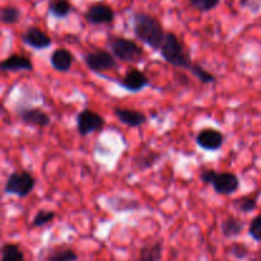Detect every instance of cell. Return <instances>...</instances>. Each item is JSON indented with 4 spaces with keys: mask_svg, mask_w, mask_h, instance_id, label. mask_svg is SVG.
I'll return each instance as SVG.
<instances>
[{
    "mask_svg": "<svg viewBox=\"0 0 261 261\" xmlns=\"http://www.w3.org/2000/svg\"><path fill=\"white\" fill-rule=\"evenodd\" d=\"M74 63V55L68 48H56L50 56V65L59 73H69Z\"/></svg>",
    "mask_w": 261,
    "mask_h": 261,
    "instance_id": "17",
    "label": "cell"
},
{
    "mask_svg": "<svg viewBox=\"0 0 261 261\" xmlns=\"http://www.w3.org/2000/svg\"><path fill=\"white\" fill-rule=\"evenodd\" d=\"M0 19L3 24H15L20 19V10L14 5H5L0 12Z\"/></svg>",
    "mask_w": 261,
    "mask_h": 261,
    "instance_id": "23",
    "label": "cell"
},
{
    "mask_svg": "<svg viewBox=\"0 0 261 261\" xmlns=\"http://www.w3.org/2000/svg\"><path fill=\"white\" fill-rule=\"evenodd\" d=\"M163 256V242L161 240L144 245L139 250V261H161Z\"/></svg>",
    "mask_w": 261,
    "mask_h": 261,
    "instance_id": "19",
    "label": "cell"
},
{
    "mask_svg": "<svg viewBox=\"0 0 261 261\" xmlns=\"http://www.w3.org/2000/svg\"><path fill=\"white\" fill-rule=\"evenodd\" d=\"M0 69L4 73H7V71H10V73H14V71H32L33 63L28 56L22 55V54H12L0 63Z\"/></svg>",
    "mask_w": 261,
    "mask_h": 261,
    "instance_id": "16",
    "label": "cell"
},
{
    "mask_svg": "<svg viewBox=\"0 0 261 261\" xmlns=\"http://www.w3.org/2000/svg\"><path fill=\"white\" fill-rule=\"evenodd\" d=\"M191 74H193L194 76H195L196 79H198L199 82H201V83L204 84H212V83H216V75H213L212 73H209L206 69H204L203 66L199 65V64L194 63L193 66H191L190 70Z\"/></svg>",
    "mask_w": 261,
    "mask_h": 261,
    "instance_id": "26",
    "label": "cell"
},
{
    "mask_svg": "<svg viewBox=\"0 0 261 261\" xmlns=\"http://www.w3.org/2000/svg\"><path fill=\"white\" fill-rule=\"evenodd\" d=\"M106 125V120L91 109H84L76 116V130L81 137H87L93 133L101 132Z\"/></svg>",
    "mask_w": 261,
    "mask_h": 261,
    "instance_id": "7",
    "label": "cell"
},
{
    "mask_svg": "<svg viewBox=\"0 0 261 261\" xmlns=\"http://www.w3.org/2000/svg\"><path fill=\"white\" fill-rule=\"evenodd\" d=\"M244 222L234 216H228L221 224V231L226 239H236L244 231Z\"/></svg>",
    "mask_w": 261,
    "mask_h": 261,
    "instance_id": "18",
    "label": "cell"
},
{
    "mask_svg": "<svg viewBox=\"0 0 261 261\" xmlns=\"http://www.w3.org/2000/svg\"><path fill=\"white\" fill-rule=\"evenodd\" d=\"M20 40L33 50H45L53 45L50 36L37 25H30L25 28L24 32L20 33Z\"/></svg>",
    "mask_w": 261,
    "mask_h": 261,
    "instance_id": "11",
    "label": "cell"
},
{
    "mask_svg": "<svg viewBox=\"0 0 261 261\" xmlns=\"http://www.w3.org/2000/svg\"><path fill=\"white\" fill-rule=\"evenodd\" d=\"M260 260H261V252H260Z\"/></svg>",
    "mask_w": 261,
    "mask_h": 261,
    "instance_id": "30",
    "label": "cell"
},
{
    "mask_svg": "<svg viewBox=\"0 0 261 261\" xmlns=\"http://www.w3.org/2000/svg\"><path fill=\"white\" fill-rule=\"evenodd\" d=\"M106 43L110 51L115 55V58L124 61V63L140 64L144 60V50L134 40H130L124 36L112 35L109 36Z\"/></svg>",
    "mask_w": 261,
    "mask_h": 261,
    "instance_id": "3",
    "label": "cell"
},
{
    "mask_svg": "<svg viewBox=\"0 0 261 261\" xmlns=\"http://www.w3.org/2000/svg\"><path fill=\"white\" fill-rule=\"evenodd\" d=\"M36 186V178L25 170H18L8 176L4 185V193L23 199L32 194Z\"/></svg>",
    "mask_w": 261,
    "mask_h": 261,
    "instance_id": "5",
    "label": "cell"
},
{
    "mask_svg": "<svg viewBox=\"0 0 261 261\" xmlns=\"http://www.w3.org/2000/svg\"><path fill=\"white\" fill-rule=\"evenodd\" d=\"M55 218H56V213L54 211L40 209V211L35 214V217H33L32 223H31V228H38V227L46 226V224L51 223Z\"/></svg>",
    "mask_w": 261,
    "mask_h": 261,
    "instance_id": "24",
    "label": "cell"
},
{
    "mask_svg": "<svg viewBox=\"0 0 261 261\" xmlns=\"http://www.w3.org/2000/svg\"><path fill=\"white\" fill-rule=\"evenodd\" d=\"M233 206L240 213L249 214L256 209L257 200L256 198H251V196H242V198L233 200Z\"/></svg>",
    "mask_w": 261,
    "mask_h": 261,
    "instance_id": "25",
    "label": "cell"
},
{
    "mask_svg": "<svg viewBox=\"0 0 261 261\" xmlns=\"http://www.w3.org/2000/svg\"><path fill=\"white\" fill-rule=\"evenodd\" d=\"M224 140L223 133L214 127H204L195 137L196 144L206 152H218L223 147Z\"/></svg>",
    "mask_w": 261,
    "mask_h": 261,
    "instance_id": "9",
    "label": "cell"
},
{
    "mask_svg": "<svg viewBox=\"0 0 261 261\" xmlns=\"http://www.w3.org/2000/svg\"><path fill=\"white\" fill-rule=\"evenodd\" d=\"M200 181L205 185L213 186L214 191L219 195H233L240 189V178L236 173L216 170H204L200 172Z\"/></svg>",
    "mask_w": 261,
    "mask_h": 261,
    "instance_id": "4",
    "label": "cell"
},
{
    "mask_svg": "<svg viewBox=\"0 0 261 261\" xmlns=\"http://www.w3.org/2000/svg\"><path fill=\"white\" fill-rule=\"evenodd\" d=\"M84 19L92 25L111 24L115 20V12L105 3H94L84 12Z\"/></svg>",
    "mask_w": 261,
    "mask_h": 261,
    "instance_id": "8",
    "label": "cell"
},
{
    "mask_svg": "<svg viewBox=\"0 0 261 261\" xmlns=\"http://www.w3.org/2000/svg\"><path fill=\"white\" fill-rule=\"evenodd\" d=\"M228 252L232 255V256L236 257V259L239 260L246 259V257L250 255L249 247H247L245 244H242V242H233V244L229 246Z\"/></svg>",
    "mask_w": 261,
    "mask_h": 261,
    "instance_id": "28",
    "label": "cell"
},
{
    "mask_svg": "<svg viewBox=\"0 0 261 261\" xmlns=\"http://www.w3.org/2000/svg\"><path fill=\"white\" fill-rule=\"evenodd\" d=\"M83 60L87 68L97 75H101L105 71L115 70L119 68V64H117L114 54L105 48L96 47L94 50L88 51L83 55Z\"/></svg>",
    "mask_w": 261,
    "mask_h": 261,
    "instance_id": "6",
    "label": "cell"
},
{
    "mask_svg": "<svg viewBox=\"0 0 261 261\" xmlns=\"http://www.w3.org/2000/svg\"><path fill=\"white\" fill-rule=\"evenodd\" d=\"M188 2L198 12L208 13L216 9L219 5V3H221V0H188Z\"/></svg>",
    "mask_w": 261,
    "mask_h": 261,
    "instance_id": "27",
    "label": "cell"
},
{
    "mask_svg": "<svg viewBox=\"0 0 261 261\" xmlns=\"http://www.w3.org/2000/svg\"><path fill=\"white\" fill-rule=\"evenodd\" d=\"M2 261H25L24 252L17 244L5 242L2 246Z\"/></svg>",
    "mask_w": 261,
    "mask_h": 261,
    "instance_id": "22",
    "label": "cell"
},
{
    "mask_svg": "<svg viewBox=\"0 0 261 261\" xmlns=\"http://www.w3.org/2000/svg\"><path fill=\"white\" fill-rule=\"evenodd\" d=\"M78 252L69 245L47 246L38 254V261H78Z\"/></svg>",
    "mask_w": 261,
    "mask_h": 261,
    "instance_id": "12",
    "label": "cell"
},
{
    "mask_svg": "<svg viewBox=\"0 0 261 261\" xmlns=\"http://www.w3.org/2000/svg\"><path fill=\"white\" fill-rule=\"evenodd\" d=\"M116 83L125 91L133 92V93L142 92L143 89L150 86V81L147 74L140 71L139 69H129L120 81H116Z\"/></svg>",
    "mask_w": 261,
    "mask_h": 261,
    "instance_id": "13",
    "label": "cell"
},
{
    "mask_svg": "<svg viewBox=\"0 0 261 261\" xmlns=\"http://www.w3.org/2000/svg\"><path fill=\"white\" fill-rule=\"evenodd\" d=\"M249 234L254 241L261 242V213L252 218L249 226Z\"/></svg>",
    "mask_w": 261,
    "mask_h": 261,
    "instance_id": "29",
    "label": "cell"
},
{
    "mask_svg": "<svg viewBox=\"0 0 261 261\" xmlns=\"http://www.w3.org/2000/svg\"><path fill=\"white\" fill-rule=\"evenodd\" d=\"M110 208L116 213H124V212H134L140 209V203L134 199L125 198V196H112L107 200Z\"/></svg>",
    "mask_w": 261,
    "mask_h": 261,
    "instance_id": "20",
    "label": "cell"
},
{
    "mask_svg": "<svg viewBox=\"0 0 261 261\" xmlns=\"http://www.w3.org/2000/svg\"><path fill=\"white\" fill-rule=\"evenodd\" d=\"M162 158V153L158 150L150 149V148L144 147L138 152L132 160V167L137 172H144V171L152 168L155 163H158Z\"/></svg>",
    "mask_w": 261,
    "mask_h": 261,
    "instance_id": "14",
    "label": "cell"
},
{
    "mask_svg": "<svg viewBox=\"0 0 261 261\" xmlns=\"http://www.w3.org/2000/svg\"><path fill=\"white\" fill-rule=\"evenodd\" d=\"M71 10H73V7L69 0H51L48 3V13L58 19L66 18L70 14Z\"/></svg>",
    "mask_w": 261,
    "mask_h": 261,
    "instance_id": "21",
    "label": "cell"
},
{
    "mask_svg": "<svg viewBox=\"0 0 261 261\" xmlns=\"http://www.w3.org/2000/svg\"><path fill=\"white\" fill-rule=\"evenodd\" d=\"M114 115L121 124L129 127H140L148 122L147 115L143 114L142 111L127 109V107H114Z\"/></svg>",
    "mask_w": 261,
    "mask_h": 261,
    "instance_id": "15",
    "label": "cell"
},
{
    "mask_svg": "<svg viewBox=\"0 0 261 261\" xmlns=\"http://www.w3.org/2000/svg\"><path fill=\"white\" fill-rule=\"evenodd\" d=\"M20 121L28 126L46 127L51 124V117L41 107L27 106L15 110Z\"/></svg>",
    "mask_w": 261,
    "mask_h": 261,
    "instance_id": "10",
    "label": "cell"
},
{
    "mask_svg": "<svg viewBox=\"0 0 261 261\" xmlns=\"http://www.w3.org/2000/svg\"><path fill=\"white\" fill-rule=\"evenodd\" d=\"M160 53L162 58L175 68L190 70L194 64L186 45L173 32L166 33L165 41L161 46Z\"/></svg>",
    "mask_w": 261,
    "mask_h": 261,
    "instance_id": "2",
    "label": "cell"
},
{
    "mask_svg": "<svg viewBox=\"0 0 261 261\" xmlns=\"http://www.w3.org/2000/svg\"><path fill=\"white\" fill-rule=\"evenodd\" d=\"M133 31L135 37L153 51L161 50L167 33L157 17L142 10L133 13Z\"/></svg>",
    "mask_w": 261,
    "mask_h": 261,
    "instance_id": "1",
    "label": "cell"
}]
</instances>
